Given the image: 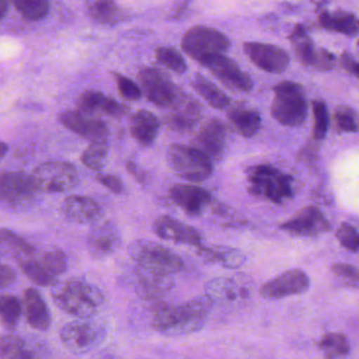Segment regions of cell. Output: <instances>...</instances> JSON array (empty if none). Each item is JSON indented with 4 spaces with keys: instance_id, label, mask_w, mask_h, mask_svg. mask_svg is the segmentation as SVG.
<instances>
[{
    "instance_id": "obj_1",
    "label": "cell",
    "mask_w": 359,
    "mask_h": 359,
    "mask_svg": "<svg viewBox=\"0 0 359 359\" xmlns=\"http://www.w3.org/2000/svg\"><path fill=\"white\" fill-rule=\"evenodd\" d=\"M213 302L208 295L194 297L181 305H159L152 316V326L170 337L192 334L204 328Z\"/></svg>"
},
{
    "instance_id": "obj_2",
    "label": "cell",
    "mask_w": 359,
    "mask_h": 359,
    "mask_svg": "<svg viewBox=\"0 0 359 359\" xmlns=\"http://www.w3.org/2000/svg\"><path fill=\"white\" fill-rule=\"evenodd\" d=\"M53 287L55 305L74 318H93L105 302L100 289L84 278H72Z\"/></svg>"
},
{
    "instance_id": "obj_3",
    "label": "cell",
    "mask_w": 359,
    "mask_h": 359,
    "mask_svg": "<svg viewBox=\"0 0 359 359\" xmlns=\"http://www.w3.org/2000/svg\"><path fill=\"white\" fill-rule=\"evenodd\" d=\"M273 90L275 98L272 103V117L288 128H297L305 123L309 104L303 86L286 80L276 84Z\"/></svg>"
},
{
    "instance_id": "obj_4",
    "label": "cell",
    "mask_w": 359,
    "mask_h": 359,
    "mask_svg": "<svg viewBox=\"0 0 359 359\" xmlns=\"http://www.w3.org/2000/svg\"><path fill=\"white\" fill-rule=\"evenodd\" d=\"M168 162L179 178L193 183L206 181L213 174V160L198 147L171 145Z\"/></svg>"
},
{
    "instance_id": "obj_5",
    "label": "cell",
    "mask_w": 359,
    "mask_h": 359,
    "mask_svg": "<svg viewBox=\"0 0 359 359\" xmlns=\"http://www.w3.org/2000/svg\"><path fill=\"white\" fill-rule=\"evenodd\" d=\"M128 251L136 265L158 273L172 276L185 268L178 255L151 241H134L131 243Z\"/></svg>"
},
{
    "instance_id": "obj_6",
    "label": "cell",
    "mask_w": 359,
    "mask_h": 359,
    "mask_svg": "<svg viewBox=\"0 0 359 359\" xmlns=\"http://www.w3.org/2000/svg\"><path fill=\"white\" fill-rule=\"evenodd\" d=\"M249 191L256 196L276 204H282L292 196V185L290 177L280 172L276 168L267 165L251 166L247 170Z\"/></svg>"
},
{
    "instance_id": "obj_7",
    "label": "cell",
    "mask_w": 359,
    "mask_h": 359,
    "mask_svg": "<svg viewBox=\"0 0 359 359\" xmlns=\"http://www.w3.org/2000/svg\"><path fill=\"white\" fill-rule=\"evenodd\" d=\"M107 337L105 326L91 318H78L65 325L60 330L63 346L76 355H84L97 349L105 343Z\"/></svg>"
},
{
    "instance_id": "obj_8",
    "label": "cell",
    "mask_w": 359,
    "mask_h": 359,
    "mask_svg": "<svg viewBox=\"0 0 359 359\" xmlns=\"http://www.w3.org/2000/svg\"><path fill=\"white\" fill-rule=\"evenodd\" d=\"M230 46L231 42L225 34L207 25L192 27L181 40L183 52L200 65L212 55L225 54Z\"/></svg>"
},
{
    "instance_id": "obj_9",
    "label": "cell",
    "mask_w": 359,
    "mask_h": 359,
    "mask_svg": "<svg viewBox=\"0 0 359 359\" xmlns=\"http://www.w3.org/2000/svg\"><path fill=\"white\" fill-rule=\"evenodd\" d=\"M138 81L148 100L162 109H172L185 95L167 74L154 67H143Z\"/></svg>"
},
{
    "instance_id": "obj_10",
    "label": "cell",
    "mask_w": 359,
    "mask_h": 359,
    "mask_svg": "<svg viewBox=\"0 0 359 359\" xmlns=\"http://www.w3.org/2000/svg\"><path fill=\"white\" fill-rule=\"evenodd\" d=\"M25 276L40 287L55 286L57 278L67 268V255L63 251L51 250L39 257H29L18 262Z\"/></svg>"
},
{
    "instance_id": "obj_11",
    "label": "cell",
    "mask_w": 359,
    "mask_h": 359,
    "mask_svg": "<svg viewBox=\"0 0 359 359\" xmlns=\"http://www.w3.org/2000/svg\"><path fill=\"white\" fill-rule=\"evenodd\" d=\"M34 182L38 190L46 194H63L77 186V170L69 162L52 161L40 164L34 170Z\"/></svg>"
},
{
    "instance_id": "obj_12",
    "label": "cell",
    "mask_w": 359,
    "mask_h": 359,
    "mask_svg": "<svg viewBox=\"0 0 359 359\" xmlns=\"http://www.w3.org/2000/svg\"><path fill=\"white\" fill-rule=\"evenodd\" d=\"M38 190L33 177L20 172H2L0 177L1 202L10 208H19L33 202Z\"/></svg>"
},
{
    "instance_id": "obj_13",
    "label": "cell",
    "mask_w": 359,
    "mask_h": 359,
    "mask_svg": "<svg viewBox=\"0 0 359 359\" xmlns=\"http://www.w3.org/2000/svg\"><path fill=\"white\" fill-rule=\"evenodd\" d=\"M290 39L297 57L303 65L320 72H328L334 69L337 63L334 55L325 48H316L313 40L303 25H299L294 27Z\"/></svg>"
},
{
    "instance_id": "obj_14",
    "label": "cell",
    "mask_w": 359,
    "mask_h": 359,
    "mask_svg": "<svg viewBox=\"0 0 359 359\" xmlns=\"http://www.w3.org/2000/svg\"><path fill=\"white\" fill-rule=\"evenodd\" d=\"M221 83L237 92L248 93L254 86L252 78L242 71L240 65L225 54L212 55L202 63Z\"/></svg>"
},
{
    "instance_id": "obj_15",
    "label": "cell",
    "mask_w": 359,
    "mask_h": 359,
    "mask_svg": "<svg viewBox=\"0 0 359 359\" xmlns=\"http://www.w3.org/2000/svg\"><path fill=\"white\" fill-rule=\"evenodd\" d=\"M244 52L261 71L282 74L290 65V56L284 48L263 42H246Z\"/></svg>"
},
{
    "instance_id": "obj_16",
    "label": "cell",
    "mask_w": 359,
    "mask_h": 359,
    "mask_svg": "<svg viewBox=\"0 0 359 359\" xmlns=\"http://www.w3.org/2000/svg\"><path fill=\"white\" fill-rule=\"evenodd\" d=\"M58 121L63 128L91 142L107 141L109 126L105 122L90 117L79 111H65L59 114Z\"/></svg>"
},
{
    "instance_id": "obj_17",
    "label": "cell",
    "mask_w": 359,
    "mask_h": 359,
    "mask_svg": "<svg viewBox=\"0 0 359 359\" xmlns=\"http://www.w3.org/2000/svg\"><path fill=\"white\" fill-rule=\"evenodd\" d=\"M310 280L299 269L288 270L261 286V294L265 299H280L303 294L309 289Z\"/></svg>"
},
{
    "instance_id": "obj_18",
    "label": "cell",
    "mask_w": 359,
    "mask_h": 359,
    "mask_svg": "<svg viewBox=\"0 0 359 359\" xmlns=\"http://www.w3.org/2000/svg\"><path fill=\"white\" fill-rule=\"evenodd\" d=\"M133 285L135 292L141 299L157 301L172 290L174 280L169 274L158 273L136 265L133 273Z\"/></svg>"
},
{
    "instance_id": "obj_19",
    "label": "cell",
    "mask_w": 359,
    "mask_h": 359,
    "mask_svg": "<svg viewBox=\"0 0 359 359\" xmlns=\"http://www.w3.org/2000/svg\"><path fill=\"white\" fill-rule=\"evenodd\" d=\"M280 228L294 236H316L330 231L331 224L320 209L308 206L282 224Z\"/></svg>"
},
{
    "instance_id": "obj_20",
    "label": "cell",
    "mask_w": 359,
    "mask_h": 359,
    "mask_svg": "<svg viewBox=\"0 0 359 359\" xmlns=\"http://www.w3.org/2000/svg\"><path fill=\"white\" fill-rule=\"evenodd\" d=\"M169 196L175 205L192 217L202 215L212 203V194L208 190L190 184L173 185Z\"/></svg>"
},
{
    "instance_id": "obj_21",
    "label": "cell",
    "mask_w": 359,
    "mask_h": 359,
    "mask_svg": "<svg viewBox=\"0 0 359 359\" xmlns=\"http://www.w3.org/2000/svg\"><path fill=\"white\" fill-rule=\"evenodd\" d=\"M153 230L156 236L162 240L171 241L176 244L189 245L196 248L202 246V234L196 228L169 215H162L156 219Z\"/></svg>"
},
{
    "instance_id": "obj_22",
    "label": "cell",
    "mask_w": 359,
    "mask_h": 359,
    "mask_svg": "<svg viewBox=\"0 0 359 359\" xmlns=\"http://www.w3.org/2000/svg\"><path fill=\"white\" fill-rule=\"evenodd\" d=\"M122 243L119 230L109 222L95 226L86 238L89 252L94 259H105L113 255Z\"/></svg>"
},
{
    "instance_id": "obj_23",
    "label": "cell",
    "mask_w": 359,
    "mask_h": 359,
    "mask_svg": "<svg viewBox=\"0 0 359 359\" xmlns=\"http://www.w3.org/2000/svg\"><path fill=\"white\" fill-rule=\"evenodd\" d=\"M196 144L200 151L213 161H219L227 145V130L225 124L216 118L209 120L196 135Z\"/></svg>"
},
{
    "instance_id": "obj_24",
    "label": "cell",
    "mask_w": 359,
    "mask_h": 359,
    "mask_svg": "<svg viewBox=\"0 0 359 359\" xmlns=\"http://www.w3.org/2000/svg\"><path fill=\"white\" fill-rule=\"evenodd\" d=\"M0 355L1 359H48V351L40 341L6 334L0 341Z\"/></svg>"
},
{
    "instance_id": "obj_25",
    "label": "cell",
    "mask_w": 359,
    "mask_h": 359,
    "mask_svg": "<svg viewBox=\"0 0 359 359\" xmlns=\"http://www.w3.org/2000/svg\"><path fill=\"white\" fill-rule=\"evenodd\" d=\"M202 119V107L200 102L190 95L185 94L181 101L171 109L167 116L166 123L177 133H188L193 130Z\"/></svg>"
},
{
    "instance_id": "obj_26",
    "label": "cell",
    "mask_w": 359,
    "mask_h": 359,
    "mask_svg": "<svg viewBox=\"0 0 359 359\" xmlns=\"http://www.w3.org/2000/svg\"><path fill=\"white\" fill-rule=\"evenodd\" d=\"M77 107L79 111L86 115L90 116L96 111H103L105 115L116 119L124 117L129 111V107L126 105L96 90L82 93L78 98Z\"/></svg>"
},
{
    "instance_id": "obj_27",
    "label": "cell",
    "mask_w": 359,
    "mask_h": 359,
    "mask_svg": "<svg viewBox=\"0 0 359 359\" xmlns=\"http://www.w3.org/2000/svg\"><path fill=\"white\" fill-rule=\"evenodd\" d=\"M23 314L27 324L37 331H48L52 323L50 310L39 291L27 288L23 292Z\"/></svg>"
},
{
    "instance_id": "obj_28",
    "label": "cell",
    "mask_w": 359,
    "mask_h": 359,
    "mask_svg": "<svg viewBox=\"0 0 359 359\" xmlns=\"http://www.w3.org/2000/svg\"><path fill=\"white\" fill-rule=\"evenodd\" d=\"M61 211L67 219L79 224L94 223L101 215L100 205L84 196H67L61 204Z\"/></svg>"
},
{
    "instance_id": "obj_29",
    "label": "cell",
    "mask_w": 359,
    "mask_h": 359,
    "mask_svg": "<svg viewBox=\"0 0 359 359\" xmlns=\"http://www.w3.org/2000/svg\"><path fill=\"white\" fill-rule=\"evenodd\" d=\"M159 130V119L147 109H139L131 118V136L141 147H151L155 142Z\"/></svg>"
},
{
    "instance_id": "obj_30",
    "label": "cell",
    "mask_w": 359,
    "mask_h": 359,
    "mask_svg": "<svg viewBox=\"0 0 359 359\" xmlns=\"http://www.w3.org/2000/svg\"><path fill=\"white\" fill-rule=\"evenodd\" d=\"M228 119L232 128L244 138H252L261 128V117L259 111L238 104L228 113Z\"/></svg>"
},
{
    "instance_id": "obj_31",
    "label": "cell",
    "mask_w": 359,
    "mask_h": 359,
    "mask_svg": "<svg viewBox=\"0 0 359 359\" xmlns=\"http://www.w3.org/2000/svg\"><path fill=\"white\" fill-rule=\"evenodd\" d=\"M320 23L324 29L353 37L359 34V19L355 15L346 11H322Z\"/></svg>"
},
{
    "instance_id": "obj_32",
    "label": "cell",
    "mask_w": 359,
    "mask_h": 359,
    "mask_svg": "<svg viewBox=\"0 0 359 359\" xmlns=\"http://www.w3.org/2000/svg\"><path fill=\"white\" fill-rule=\"evenodd\" d=\"M197 255L208 263H219L226 268L234 269L244 263V255L237 249L228 247H204L197 248Z\"/></svg>"
},
{
    "instance_id": "obj_33",
    "label": "cell",
    "mask_w": 359,
    "mask_h": 359,
    "mask_svg": "<svg viewBox=\"0 0 359 359\" xmlns=\"http://www.w3.org/2000/svg\"><path fill=\"white\" fill-rule=\"evenodd\" d=\"M194 90L209 105L216 109H225L229 107L231 100L229 97L210 80L197 74L192 81Z\"/></svg>"
},
{
    "instance_id": "obj_34",
    "label": "cell",
    "mask_w": 359,
    "mask_h": 359,
    "mask_svg": "<svg viewBox=\"0 0 359 359\" xmlns=\"http://www.w3.org/2000/svg\"><path fill=\"white\" fill-rule=\"evenodd\" d=\"M89 14L100 25H114L120 20L119 8L114 0H88Z\"/></svg>"
},
{
    "instance_id": "obj_35",
    "label": "cell",
    "mask_w": 359,
    "mask_h": 359,
    "mask_svg": "<svg viewBox=\"0 0 359 359\" xmlns=\"http://www.w3.org/2000/svg\"><path fill=\"white\" fill-rule=\"evenodd\" d=\"M318 348L326 359H344L349 355V339L341 333H328L318 343Z\"/></svg>"
},
{
    "instance_id": "obj_36",
    "label": "cell",
    "mask_w": 359,
    "mask_h": 359,
    "mask_svg": "<svg viewBox=\"0 0 359 359\" xmlns=\"http://www.w3.org/2000/svg\"><path fill=\"white\" fill-rule=\"evenodd\" d=\"M1 244L8 252L18 259V262L33 257L36 252L35 247L33 245L30 244L18 234L15 233L12 230L6 229V228L1 229Z\"/></svg>"
},
{
    "instance_id": "obj_37",
    "label": "cell",
    "mask_w": 359,
    "mask_h": 359,
    "mask_svg": "<svg viewBox=\"0 0 359 359\" xmlns=\"http://www.w3.org/2000/svg\"><path fill=\"white\" fill-rule=\"evenodd\" d=\"M22 303L14 295L2 294L0 299L1 324L8 331H14L18 326L22 314Z\"/></svg>"
},
{
    "instance_id": "obj_38",
    "label": "cell",
    "mask_w": 359,
    "mask_h": 359,
    "mask_svg": "<svg viewBox=\"0 0 359 359\" xmlns=\"http://www.w3.org/2000/svg\"><path fill=\"white\" fill-rule=\"evenodd\" d=\"M109 155V144L107 141L100 142H91L82 153L81 163L89 170L99 172L105 168Z\"/></svg>"
},
{
    "instance_id": "obj_39",
    "label": "cell",
    "mask_w": 359,
    "mask_h": 359,
    "mask_svg": "<svg viewBox=\"0 0 359 359\" xmlns=\"http://www.w3.org/2000/svg\"><path fill=\"white\" fill-rule=\"evenodd\" d=\"M155 58L158 63L178 75H183L188 71L187 63L181 53L170 46H160L156 48Z\"/></svg>"
},
{
    "instance_id": "obj_40",
    "label": "cell",
    "mask_w": 359,
    "mask_h": 359,
    "mask_svg": "<svg viewBox=\"0 0 359 359\" xmlns=\"http://www.w3.org/2000/svg\"><path fill=\"white\" fill-rule=\"evenodd\" d=\"M13 2L17 11L27 20H41L50 12L48 0H13Z\"/></svg>"
},
{
    "instance_id": "obj_41",
    "label": "cell",
    "mask_w": 359,
    "mask_h": 359,
    "mask_svg": "<svg viewBox=\"0 0 359 359\" xmlns=\"http://www.w3.org/2000/svg\"><path fill=\"white\" fill-rule=\"evenodd\" d=\"M313 109V138L318 141L324 140L330 124V116H329L328 107L322 100H314L312 102Z\"/></svg>"
},
{
    "instance_id": "obj_42",
    "label": "cell",
    "mask_w": 359,
    "mask_h": 359,
    "mask_svg": "<svg viewBox=\"0 0 359 359\" xmlns=\"http://www.w3.org/2000/svg\"><path fill=\"white\" fill-rule=\"evenodd\" d=\"M207 295L214 302L234 301L237 297L231 280L216 278L208 283L206 286Z\"/></svg>"
},
{
    "instance_id": "obj_43",
    "label": "cell",
    "mask_w": 359,
    "mask_h": 359,
    "mask_svg": "<svg viewBox=\"0 0 359 359\" xmlns=\"http://www.w3.org/2000/svg\"><path fill=\"white\" fill-rule=\"evenodd\" d=\"M335 126L341 133H356L359 130V116L353 109L341 105L334 113Z\"/></svg>"
},
{
    "instance_id": "obj_44",
    "label": "cell",
    "mask_w": 359,
    "mask_h": 359,
    "mask_svg": "<svg viewBox=\"0 0 359 359\" xmlns=\"http://www.w3.org/2000/svg\"><path fill=\"white\" fill-rule=\"evenodd\" d=\"M114 77L117 83L118 92L122 98L128 101H136L141 98L143 90L141 86L135 83L132 79L122 74H114Z\"/></svg>"
},
{
    "instance_id": "obj_45",
    "label": "cell",
    "mask_w": 359,
    "mask_h": 359,
    "mask_svg": "<svg viewBox=\"0 0 359 359\" xmlns=\"http://www.w3.org/2000/svg\"><path fill=\"white\" fill-rule=\"evenodd\" d=\"M337 238L344 248L351 252H358L359 233L353 226L348 223L341 224L337 230Z\"/></svg>"
},
{
    "instance_id": "obj_46",
    "label": "cell",
    "mask_w": 359,
    "mask_h": 359,
    "mask_svg": "<svg viewBox=\"0 0 359 359\" xmlns=\"http://www.w3.org/2000/svg\"><path fill=\"white\" fill-rule=\"evenodd\" d=\"M332 271L335 276L343 278L349 286L359 288V268L350 264H335Z\"/></svg>"
},
{
    "instance_id": "obj_47",
    "label": "cell",
    "mask_w": 359,
    "mask_h": 359,
    "mask_svg": "<svg viewBox=\"0 0 359 359\" xmlns=\"http://www.w3.org/2000/svg\"><path fill=\"white\" fill-rule=\"evenodd\" d=\"M97 181L101 184V185L107 187L110 191L113 192L115 194H120L124 191V183L122 180L118 178L117 176L114 175H97Z\"/></svg>"
},
{
    "instance_id": "obj_48",
    "label": "cell",
    "mask_w": 359,
    "mask_h": 359,
    "mask_svg": "<svg viewBox=\"0 0 359 359\" xmlns=\"http://www.w3.org/2000/svg\"><path fill=\"white\" fill-rule=\"evenodd\" d=\"M341 65L348 73L359 78V61H356L349 53H344L341 57Z\"/></svg>"
},
{
    "instance_id": "obj_49",
    "label": "cell",
    "mask_w": 359,
    "mask_h": 359,
    "mask_svg": "<svg viewBox=\"0 0 359 359\" xmlns=\"http://www.w3.org/2000/svg\"><path fill=\"white\" fill-rule=\"evenodd\" d=\"M126 168L128 170L129 174L136 180L137 182H139V183L145 184L149 181V175H148V172H145L141 166L137 165L135 162H126Z\"/></svg>"
},
{
    "instance_id": "obj_50",
    "label": "cell",
    "mask_w": 359,
    "mask_h": 359,
    "mask_svg": "<svg viewBox=\"0 0 359 359\" xmlns=\"http://www.w3.org/2000/svg\"><path fill=\"white\" fill-rule=\"evenodd\" d=\"M0 276H1V288H8L11 285L14 284L16 280V273L14 270L10 267V266L2 264L1 268H0Z\"/></svg>"
},
{
    "instance_id": "obj_51",
    "label": "cell",
    "mask_w": 359,
    "mask_h": 359,
    "mask_svg": "<svg viewBox=\"0 0 359 359\" xmlns=\"http://www.w3.org/2000/svg\"><path fill=\"white\" fill-rule=\"evenodd\" d=\"M8 151V147L4 142H1L0 144V155H1V158H4V156L6 155V151Z\"/></svg>"
}]
</instances>
